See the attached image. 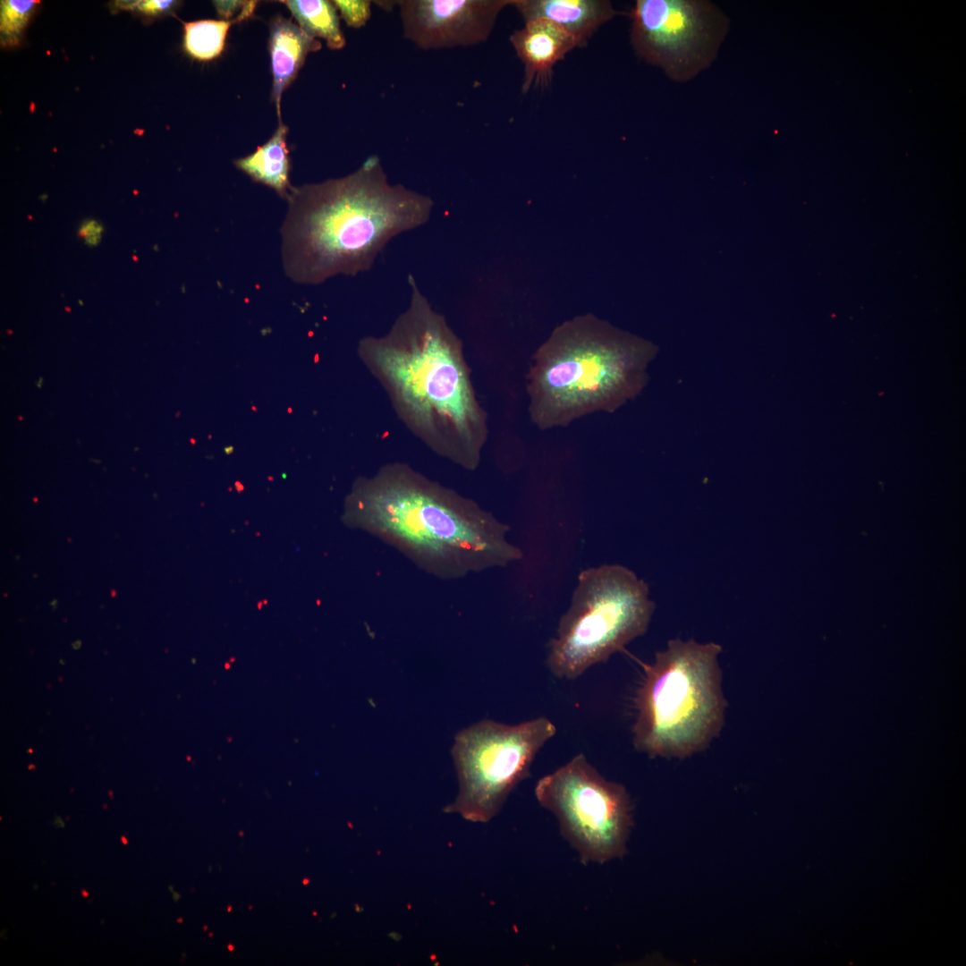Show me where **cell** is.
<instances>
[{"mask_svg":"<svg viewBox=\"0 0 966 966\" xmlns=\"http://www.w3.org/2000/svg\"><path fill=\"white\" fill-rule=\"evenodd\" d=\"M282 226V255L294 282L318 284L373 267L395 236L425 225L434 202L392 184L377 155L353 173L292 188Z\"/></svg>","mask_w":966,"mask_h":966,"instance_id":"cell-1","label":"cell"},{"mask_svg":"<svg viewBox=\"0 0 966 966\" xmlns=\"http://www.w3.org/2000/svg\"><path fill=\"white\" fill-rule=\"evenodd\" d=\"M348 522L442 580L503 568L522 559L510 528L473 500L402 466L364 479Z\"/></svg>","mask_w":966,"mask_h":966,"instance_id":"cell-2","label":"cell"},{"mask_svg":"<svg viewBox=\"0 0 966 966\" xmlns=\"http://www.w3.org/2000/svg\"><path fill=\"white\" fill-rule=\"evenodd\" d=\"M408 282L409 307L387 335L365 339L361 352L416 423L432 431L444 428L446 455L474 470L487 436V417L476 398L462 343L413 275Z\"/></svg>","mask_w":966,"mask_h":966,"instance_id":"cell-3","label":"cell"},{"mask_svg":"<svg viewBox=\"0 0 966 966\" xmlns=\"http://www.w3.org/2000/svg\"><path fill=\"white\" fill-rule=\"evenodd\" d=\"M657 347L588 313L554 328L534 352L526 377L528 412L540 430L613 413L646 387Z\"/></svg>","mask_w":966,"mask_h":966,"instance_id":"cell-4","label":"cell"},{"mask_svg":"<svg viewBox=\"0 0 966 966\" xmlns=\"http://www.w3.org/2000/svg\"><path fill=\"white\" fill-rule=\"evenodd\" d=\"M715 642L670 640L652 663H642L635 695V749L650 757L685 758L720 733L725 712Z\"/></svg>","mask_w":966,"mask_h":966,"instance_id":"cell-5","label":"cell"},{"mask_svg":"<svg viewBox=\"0 0 966 966\" xmlns=\"http://www.w3.org/2000/svg\"><path fill=\"white\" fill-rule=\"evenodd\" d=\"M655 611L647 582L621 564L582 570L547 645V665L573 680L646 633Z\"/></svg>","mask_w":966,"mask_h":966,"instance_id":"cell-6","label":"cell"},{"mask_svg":"<svg viewBox=\"0 0 966 966\" xmlns=\"http://www.w3.org/2000/svg\"><path fill=\"white\" fill-rule=\"evenodd\" d=\"M555 733V725L543 716L516 724L483 720L460 731L452 749L459 793L445 811L488 822Z\"/></svg>","mask_w":966,"mask_h":966,"instance_id":"cell-7","label":"cell"},{"mask_svg":"<svg viewBox=\"0 0 966 966\" xmlns=\"http://www.w3.org/2000/svg\"><path fill=\"white\" fill-rule=\"evenodd\" d=\"M534 793L555 815L581 863L603 864L626 853L633 825L631 797L623 785L602 776L583 753L540 778Z\"/></svg>","mask_w":966,"mask_h":966,"instance_id":"cell-8","label":"cell"},{"mask_svg":"<svg viewBox=\"0 0 966 966\" xmlns=\"http://www.w3.org/2000/svg\"><path fill=\"white\" fill-rule=\"evenodd\" d=\"M630 41L638 57L675 82H687L716 59L730 19L707 0H637Z\"/></svg>","mask_w":966,"mask_h":966,"instance_id":"cell-9","label":"cell"},{"mask_svg":"<svg viewBox=\"0 0 966 966\" xmlns=\"http://www.w3.org/2000/svg\"><path fill=\"white\" fill-rule=\"evenodd\" d=\"M404 38L424 50L470 47L487 41L512 0L397 1Z\"/></svg>","mask_w":966,"mask_h":966,"instance_id":"cell-10","label":"cell"},{"mask_svg":"<svg viewBox=\"0 0 966 966\" xmlns=\"http://www.w3.org/2000/svg\"><path fill=\"white\" fill-rule=\"evenodd\" d=\"M510 42L524 66L521 92L550 87L555 64L578 47L574 38L562 26L547 19L525 21L514 30Z\"/></svg>","mask_w":966,"mask_h":966,"instance_id":"cell-11","label":"cell"},{"mask_svg":"<svg viewBox=\"0 0 966 966\" xmlns=\"http://www.w3.org/2000/svg\"><path fill=\"white\" fill-rule=\"evenodd\" d=\"M511 5L524 21L547 19L562 26L578 47H587L599 28L617 13L607 0H512Z\"/></svg>","mask_w":966,"mask_h":966,"instance_id":"cell-12","label":"cell"},{"mask_svg":"<svg viewBox=\"0 0 966 966\" xmlns=\"http://www.w3.org/2000/svg\"><path fill=\"white\" fill-rule=\"evenodd\" d=\"M321 48V43L299 25L284 17H276L270 26L269 51L273 72V98L281 123V99L285 89L297 76L309 53Z\"/></svg>","mask_w":966,"mask_h":966,"instance_id":"cell-13","label":"cell"},{"mask_svg":"<svg viewBox=\"0 0 966 966\" xmlns=\"http://www.w3.org/2000/svg\"><path fill=\"white\" fill-rule=\"evenodd\" d=\"M287 127L279 123L274 135L252 154L235 161L236 166L254 181L274 189L288 199L290 160L286 145Z\"/></svg>","mask_w":966,"mask_h":966,"instance_id":"cell-14","label":"cell"},{"mask_svg":"<svg viewBox=\"0 0 966 966\" xmlns=\"http://www.w3.org/2000/svg\"><path fill=\"white\" fill-rule=\"evenodd\" d=\"M299 26L309 36L326 40L331 49H341L345 38L340 28L337 9L326 0H288L284 2Z\"/></svg>","mask_w":966,"mask_h":966,"instance_id":"cell-15","label":"cell"},{"mask_svg":"<svg viewBox=\"0 0 966 966\" xmlns=\"http://www.w3.org/2000/svg\"><path fill=\"white\" fill-rule=\"evenodd\" d=\"M237 20H199L184 23L183 45L189 55L201 61L218 56L230 26Z\"/></svg>","mask_w":966,"mask_h":966,"instance_id":"cell-16","label":"cell"},{"mask_svg":"<svg viewBox=\"0 0 966 966\" xmlns=\"http://www.w3.org/2000/svg\"><path fill=\"white\" fill-rule=\"evenodd\" d=\"M39 1L5 0L1 1L0 31L2 46H14L18 43L21 30L25 27L34 7Z\"/></svg>","mask_w":966,"mask_h":966,"instance_id":"cell-17","label":"cell"},{"mask_svg":"<svg viewBox=\"0 0 966 966\" xmlns=\"http://www.w3.org/2000/svg\"><path fill=\"white\" fill-rule=\"evenodd\" d=\"M346 24L352 28L363 27L371 15V2L368 0L333 1Z\"/></svg>","mask_w":966,"mask_h":966,"instance_id":"cell-18","label":"cell"},{"mask_svg":"<svg viewBox=\"0 0 966 966\" xmlns=\"http://www.w3.org/2000/svg\"><path fill=\"white\" fill-rule=\"evenodd\" d=\"M176 4L175 1L168 0H144L118 2L117 5L122 6L123 9L136 10L147 15L156 16L170 12Z\"/></svg>","mask_w":966,"mask_h":966,"instance_id":"cell-19","label":"cell"},{"mask_svg":"<svg viewBox=\"0 0 966 966\" xmlns=\"http://www.w3.org/2000/svg\"><path fill=\"white\" fill-rule=\"evenodd\" d=\"M104 226L97 220L89 219L84 221L79 228L78 235L83 239L84 242L93 247L98 244L101 240Z\"/></svg>","mask_w":966,"mask_h":966,"instance_id":"cell-20","label":"cell"},{"mask_svg":"<svg viewBox=\"0 0 966 966\" xmlns=\"http://www.w3.org/2000/svg\"><path fill=\"white\" fill-rule=\"evenodd\" d=\"M245 3L243 1H214L218 15L227 21L239 8L243 7Z\"/></svg>","mask_w":966,"mask_h":966,"instance_id":"cell-21","label":"cell"},{"mask_svg":"<svg viewBox=\"0 0 966 966\" xmlns=\"http://www.w3.org/2000/svg\"><path fill=\"white\" fill-rule=\"evenodd\" d=\"M121 840H122V842H123V844H127V839H126V837H124L123 835H122V836H121Z\"/></svg>","mask_w":966,"mask_h":966,"instance_id":"cell-22","label":"cell"},{"mask_svg":"<svg viewBox=\"0 0 966 966\" xmlns=\"http://www.w3.org/2000/svg\"><path fill=\"white\" fill-rule=\"evenodd\" d=\"M81 894H83V896L85 897L89 895V894L85 890H81Z\"/></svg>","mask_w":966,"mask_h":966,"instance_id":"cell-23","label":"cell"}]
</instances>
